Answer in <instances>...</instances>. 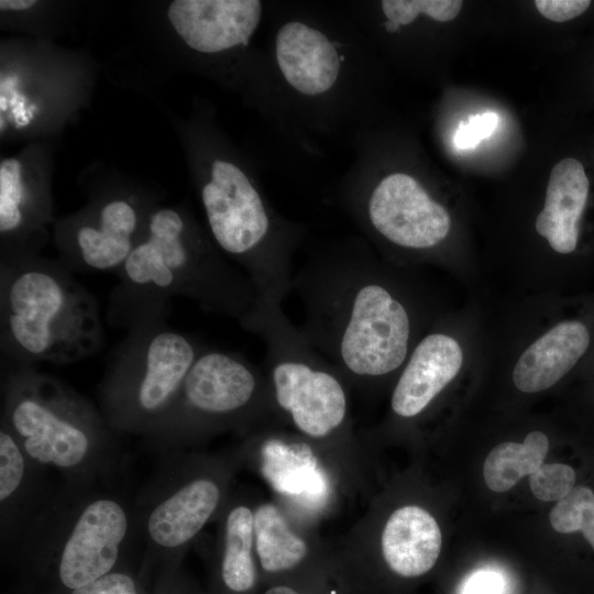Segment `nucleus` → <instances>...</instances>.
Here are the masks:
<instances>
[{"label": "nucleus", "instance_id": "obj_29", "mask_svg": "<svg viewBox=\"0 0 594 594\" xmlns=\"http://www.w3.org/2000/svg\"><path fill=\"white\" fill-rule=\"evenodd\" d=\"M36 1L34 0H1V10L22 11L32 8Z\"/></svg>", "mask_w": 594, "mask_h": 594}, {"label": "nucleus", "instance_id": "obj_25", "mask_svg": "<svg viewBox=\"0 0 594 594\" xmlns=\"http://www.w3.org/2000/svg\"><path fill=\"white\" fill-rule=\"evenodd\" d=\"M499 117L496 112L487 111L461 121L453 136L454 145L460 150L473 148L492 135L498 125Z\"/></svg>", "mask_w": 594, "mask_h": 594}, {"label": "nucleus", "instance_id": "obj_4", "mask_svg": "<svg viewBox=\"0 0 594 594\" xmlns=\"http://www.w3.org/2000/svg\"><path fill=\"white\" fill-rule=\"evenodd\" d=\"M207 153L199 195L210 238L250 277L258 300L283 302L308 228L276 210L243 160L216 146Z\"/></svg>", "mask_w": 594, "mask_h": 594}, {"label": "nucleus", "instance_id": "obj_30", "mask_svg": "<svg viewBox=\"0 0 594 594\" xmlns=\"http://www.w3.org/2000/svg\"><path fill=\"white\" fill-rule=\"evenodd\" d=\"M18 99H19L18 96H14V98L12 99V105L15 103V107L13 108L15 121L19 125H25L29 123L30 119L26 114V109L24 107L25 105L24 98L23 97L20 98L19 101Z\"/></svg>", "mask_w": 594, "mask_h": 594}, {"label": "nucleus", "instance_id": "obj_18", "mask_svg": "<svg viewBox=\"0 0 594 594\" xmlns=\"http://www.w3.org/2000/svg\"><path fill=\"white\" fill-rule=\"evenodd\" d=\"M549 440L541 431H531L522 443L503 442L488 453L483 465L486 485L493 492H506L521 477L532 474L548 453Z\"/></svg>", "mask_w": 594, "mask_h": 594}, {"label": "nucleus", "instance_id": "obj_31", "mask_svg": "<svg viewBox=\"0 0 594 594\" xmlns=\"http://www.w3.org/2000/svg\"><path fill=\"white\" fill-rule=\"evenodd\" d=\"M581 531L584 538L586 539V541L590 543V546L594 550V513Z\"/></svg>", "mask_w": 594, "mask_h": 594}, {"label": "nucleus", "instance_id": "obj_5", "mask_svg": "<svg viewBox=\"0 0 594 594\" xmlns=\"http://www.w3.org/2000/svg\"><path fill=\"white\" fill-rule=\"evenodd\" d=\"M1 351L9 360L72 363L96 353L103 328L92 295L55 263L1 261Z\"/></svg>", "mask_w": 594, "mask_h": 594}, {"label": "nucleus", "instance_id": "obj_26", "mask_svg": "<svg viewBox=\"0 0 594 594\" xmlns=\"http://www.w3.org/2000/svg\"><path fill=\"white\" fill-rule=\"evenodd\" d=\"M458 594H509V581L497 568H480L462 581Z\"/></svg>", "mask_w": 594, "mask_h": 594}, {"label": "nucleus", "instance_id": "obj_11", "mask_svg": "<svg viewBox=\"0 0 594 594\" xmlns=\"http://www.w3.org/2000/svg\"><path fill=\"white\" fill-rule=\"evenodd\" d=\"M258 387L260 377L245 358L204 348L176 397L196 414L218 417L244 409Z\"/></svg>", "mask_w": 594, "mask_h": 594}, {"label": "nucleus", "instance_id": "obj_17", "mask_svg": "<svg viewBox=\"0 0 594 594\" xmlns=\"http://www.w3.org/2000/svg\"><path fill=\"white\" fill-rule=\"evenodd\" d=\"M220 497L209 480L193 481L157 505L147 520L151 538L160 546L175 548L191 539L215 512Z\"/></svg>", "mask_w": 594, "mask_h": 594}, {"label": "nucleus", "instance_id": "obj_8", "mask_svg": "<svg viewBox=\"0 0 594 594\" xmlns=\"http://www.w3.org/2000/svg\"><path fill=\"white\" fill-rule=\"evenodd\" d=\"M266 14L261 0H175L167 10L183 43L248 99L260 79L262 53L253 42Z\"/></svg>", "mask_w": 594, "mask_h": 594}, {"label": "nucleus", "instance_id": "obj_6", "mask_svg": "<svg viewBox=\"0 0 594 594\" xmlns=\"http://www.w3.org/2000/svg\"><path fill=\"white\" fill-rule=\"evenodd\" d=\"M252 332L265 343L275 402L296 428L309 437L323 438L341 427L348 399L340 377L283 308L262 314Z\"/></svg>", "mask_w": 594, "mask_h": 594}, {"label": "nucleus", "instance_id": "obj_13", "mask_svg": "<svg viewBox=\"0 0 594 594\" xmlns=\"http://www.w3.org/2000/svg\"><path fill=\"white\" fill-rule=\"evenodd\" d=\"M138 226L132 204L121 198L109 200L100 207L96 222L76 228L74 246L65 263L74 271L118 273L139 242Z\"/></svg>", "mask_w": 594, "mask_h": 594}, {"label": "nucleus", "instance_id": "obj_24", "mask_svg": "<svg viewBox=\"0 0 594 594\" xmlns=\"http://www.w3.org/2000/svg\"><path fill=\"white\" fill-rule=\"evenodd\" d=\"M24 472L20 448L7 431L0 432V499H7L19 487Z\"/></svg>", "mask_w": 594, "mask_h": 594}, {"label": "nucleus", "instance_id": "obj_32", "mask_svg": "<svg viewBox=\"0 0 594 594\" xmlns=\"http://www.w3.org/2000/svg\"><path fill=\"white\" fill-rule=\"evenodd\" d=\"M265 594H298V593L287 586H275L266 591Z\"/></svg>", "mask_w": 594, "mask_h": 594}, {"label": "nucleus", "instance_id": "obj_12", "mask_svg": "<svg viewBox=\"0 0 594 594\" xmlns=\"http://www.w3.org/2000/svg\"><path fill=\"white\" fill-rule=\"evenodd\" d=\"M462 362V349L452 337L430 333L422 338L395 385L393 411L404 418L419 415L457 376Z\"/></svg>", "mask_w": 594, "mask_h": 594}, {"label": "nucleus", "instance_id": "obj_28", "mask_svg": "<svg viewBox=\"0 0 594 594\" xmlns=\"http://www.w3.org/2000/svg\"><path fill=\"white\" fill-rule=\"evenodd\" d=\"M536 8L541 15L554 21L565 22L581 15L591 4L588 0H537Z\"/></svg>", "mask_w": 594, "mask_h": 594}, {"label": "nucleus", "instance_id": "obj_27", "mask_svg": "<svg viewBox=\"0 0 594 594\" xmlns=\"http://www.w3.org/2000/svg\"><path fill=\"white\" fill-rule=\"evenodd\" d=\"M72 594H136L133 580L122 573H108Z\"/></svg>", "mask_w": 594, "mask_h": 594}, {"label": "nucleus", "instance_id": "obj_21", "mask_svg": "<svg viewBox=\"0 0 594 594\" xmlns=\"http://www.w3.org/2000/svg\"><path fill=\"white\" fill-rule=\"evenodd\" d=\"M30 197L22 182L21 164L7 158L0 164V232L13 235L25 227Z\"/></svg>", "mask_w": 594, "mask_h": 594}, {"label": "nucleus", "instance_id": "obj_10", "mask_svg": "<svg viewBox=\"0 0 594 594\" xmlns=\"http://www.w3.org/2000/svg\"><path fill=\"white\" fill-rule=\"evenodd\" d=\"M127 529V515L118 503L111 499L90 503L64 546L58 569L63 584L76 590L108 574Z\"/></svg>", "mask_w": 594, "mask_h": 594}, {"label": "nucleus", "instance_id": "obj_1", "mask_svg": "<svg viewBox=\"0 0 594 594\" xmlns=\"http://www.w3.org/2000/svg\"><path fill=\"white\" fill-rule=\"evenodd\" d=\"M262 46L280 141L320 155L317 138L345 142L374 124L378 57L338 1H267Z\"/></svg>", "mask_w": 594, "mask_h": 594}, {"label": "nucleus", "instance_id": "obj_14", "mask_svg": "<svg viewBox=\"0 0 594 594\" xmlns=\"http://www.w3.org/2000/svg\"><path fill=\"white\" fill-rule=\"evenodd\" d=\"M588 189L590 182L580 161L568 157L553 166L544 206L535 226L556 252L568 254L575 250Z\"/></svg>", "mask_w": 594, "mask_h": 594}, {"label": "nucleus", "instance_id": "obj_9", "mask_svg": "<svg viewBox=\"0 0 594 594\" xmlns=\"http://www.w3.org/2000/svg\"><path fill=\"white\" fill-rule=\"evenodd\" d=\"M11 377L16 396L11 399L9 418L26 453L41 463L62 468L80 463L90 441L78 417L67 414L74 403L65 398L56 383L24 364Z\"/></svg>", "mask_w": 594, "mask_h": 594}, {"label": "nucleus", "instance_id": "obj_3", "mask_svg": "<svg viewBox=\"0 0 594 594\" xmlns=\"http://www.w3.org/2000/svg\"><path fill=\"white\" fill-rule=\"evenodd\" d=\"M118 275L120 284L111 301L118 321L140 311H167L169 297L183 296L241 322L257 301L250 277L172 208L150 216L146 235Z\"/></svg>", "mask_w": 594, "mask_h": 594}, {"label": "nucleus", "instance_id": "obj_22", "mask_svg": "<svg viewBox=\"0 0 594 594\" xmlns=\"http://www.w3.org/2000/svg\"><path fill=\"white\" fill-rule=\"evenodd\" d=\"M594 513V492L583 485L574 486L557 502L549 515L552 528L561 534L581 531Z\"/></svg>", "mask_w": 594, "mask_h": 594}, {"label": "nucleus", "instance_id": "obj_20", "mask_svg": "<svg viewBox=\"0 0 594 594\" xmlns=\"http://www.w3.org/2000/svg\"><path fill=\"white\" fill-rule=\"evenodd\" d=\"M254 535V515L245 506L233 508L226 525V548L222 561V579L226 585L244 592L252 587L255 569L251 556Z\"/></svg>", "mask_w": 594, "mask_h": 594}, {"label": "nucleus", "instance_id": "obj_23", "mask_svg": "<svg viewBox=\"0 0 594 594\" xmlns=\"http://www.w3.org/2000/svg\"><path fill=\"white\" fill-rule=\"evenodd\" d=\"M575 480L574 470L564 463H543L529 476L532 494L546 502L561 499L574 487Z\"/></svg>", "mask_w": 594, "mask_h": 594}, {"label": "nucleus", "instance_id": "obj_16", "mask_svg": "<svg viewBox=\"0 0 594 594\" xmlns=\"http://www.w3.org/2000/svg\"><path fill=\"white\" fill-rule=\"evenodd\" d=\"M441 550L436 519L419 506H404L388 518L382 535V551L388 566L413 578L432 569Z\"/></svg>", "mask_w": 594, "mask_h": 594}, {"label": "nucleus", "instance_id": "obj_7", "mask_svg": "<svg viewBox=\"0 0 594 594\" xmlns=\"http://www.w3.org/2000/svg\"><path fill=\"white\" fill-rule=\"evenodd\" d=\"M166 311L139 312L122 322L128 337L112 359L111 380L124 400L143 416L172 405L204 348L165 322Z\"/></svg>", "mask_w": 594, "mask_h": 594}, {"label": "nucleus", "instance_id": "obj_2", "mask_svg": "<svg viewBox=\"0 0 594 594\" xmlns=\"http://www.w3.org/2000/svg\"><path fill=\"white\" fill-rule=\"evenodd\" d=\"M292 289L305 308L300 331L338 370L373 378L395 372L407 360L410 315L374 275L360 234L312 248L294 274Z\"/></svg>", "mask_w": 594, "mask_h": 594}, {"label": "nucleus", "instance_id": "obj_15", "mask_svg": "<svg viewBox=\"0 0 594 594\" xmlns=\"http://www.w3.org/2000/svg\"><path fill=\"white\" fill-rule=\"evenodd\" d=\"M587 328L580 321L560 322L531 343L518 359L513 381L525 393L554 385L586 352Z\"/></svg>", "mask_w": 594, "mask_h": 594}, {"label": "nucleus", "instance_id": "obj_19", "mask_svg": "<svg viewBox=\"0 0 594 594\" xmlns=\"http://www.w3.org/2000/svg\"><path fill=\"white\" fill-rule=\"evenodd\" d=\"M254 536L261 564L266 571L290 569L306 557V542L290 530L273 504H264L256 509Z\"/></svg>", "mask_w": 594, "mask_h": 594}]
</instances>
